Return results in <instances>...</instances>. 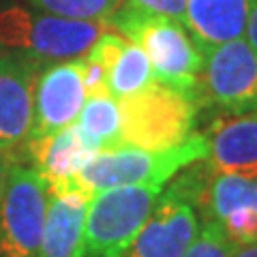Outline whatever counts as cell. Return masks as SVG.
Segmentation results:
<instances>
[{"instance_id":"9","label":"cell","mask_w":257,"mask_h":257,"mask_svg":"<svg viewBox=\"0 0 257 257\" xmlns=\"http://www.w3.org/2000/svg\"><path fill=\"white\" fill-rule=\"evenodd\" d=\"M86 103L79 58L52 62L39 71L32 94L30 138L50 135L73 124Z\"/></svg>"},{"instance_id":"4","label":"cell","mask_w":257,"mask_h":257,"mask_svg":"<svg viewBox=\"0 0 257 257\" xmlns=\"http://www.w3.org/2000/svg\"><path fill=\"white\" fill-rule=\"evenodd\" d=\"M208 155L204 133H193L189 140L167 150H144L135 146L103 148L86 161L73 184L79 191L94 195L99 191L128 187V184H165L184 167Z\"/></svg>"},{"instance_id":"16","label":"cell","mask_w":257,"mask_h":257,"mask_svg":"<svg viewBox=\"0 0 257 257\" xmlns=\"http://www.w3.org/2000/svg\"><path fill=\"white\" fill-rule=\"evenodd\" d=\"M82 140L92 152L120 146V103L111 94L88 96L75 120Z\"/></svg>"},{"instance_id":"24","label":"cell","mask_w":257,"mask_h":257,"mask_svg":"<svg viewBox=\"0 0 257 257\" xmlns=\"http://www.w3.org/2000/svg\"><path fill=\"white\" fill-rule=\"evenodd\" d=\"M15 163L11 157H7L5 152H0V195H3V189H5V180H7V174H9V167Z\"/></svg>"},{"instance_id":"6","label":"cell","mask_w":257,"mask_h":257,"mask_svg":"<svg viewBox=\"0 0 257 257\" xmlns=\"http://www.w3.org/2000/svg\"><path fill=\"white\" fill-rule=\"evenodd\" d=\"M165 184H128L94 193L84 214L77 257H114L146 223Z\"/></svg>"},{"instance_id":"5","label":"cell","mask_w":257,"mask_h":257,"mask_svg":"<svg viewBox=\"0 0 257 257\" xmlns=\"http://www.w3.org/2000/svg\"><path fill=\"white\" fill-rule=\"evenodd\" d=\"M118 103L120 146L144 150H167L189 140L202 109L197 96L159 82Z\"/></svg>"},{"instance_id":"19","label":"cell","mask_w":257,"mask_h":257,"mask_svg":"<svg viewBox=\"0 0 257 257\" xmlns=\"http://www.w3.org/2000/svg\"><path fill=\"white\" fill-rule=\"evenodd\" d=\"M234 248L236 244L225 236L219 223L204 219L199 225L197 238L193 240V244L187 248V253L182 257H229Z\"/></svg>"},{"instance_id":"13","label":"cell","mask_w":257,"mask_h":257,"mask_svg":"<svg viewBox=\"0 0 257 257\" xmlns=\"http://www.w3.org/2000/svg\"><path fill=\"white\" fill-rule=\"evenodd\" d=\"M255 3L257 0H187L182 24L193 32L202 50L229 43L246 30Z\"/></svg>"},{"instance_id":"18","label":"cell","mask_w":257,"mask_h":257,"mask_svg":"<svg viewBox=\"0 0 257 257\" xmlns=\"http://www.w3.org/2000/svg\"><path fill=\"white\" fill-rule=\"evenodd\" d=\"M35 9L71 20H109L122 0H28Z\"/></svg>"},{"instance_id":"21","label":"cell","mask_w":257,"mask_h":257,"mask_svg":"<svg viewBox=\"0 0 257 257\" xmlns=\"http://www.w3.org/2000/svg\"><path fill=\"white\" fill-rule=\"evenodd\" d=\"M128 5L178 22H184V9H187V0H128Z\"/></svg>"},{"instance_id":"22","label":"cell","mask_w":257,"mask_h":257,"mask_svg":"<svg viewBox=\"0 0 257 257\" xmlns=\"http://www.w3.org/2000/svg\"><path fill=\"white\" fill-rule=\"evenodd\" d=\"M246 41L248 45L253 47V50L257 52V3L253 5L251 9V15H248V24H246Z\"/></svg>"},{"instance_id":"17","label":"cell","mask_w":257,"mask_h":257,"mask_svg":"<svg viewBox=\"0 0 257 257\" xmlns=\"http://www.w3.org/2000/svg\"><path fill=\"white\" fill-rule=\"evenodd\" d=\"M152 84H157V75L148 56L144 54L140 45L126 41L122 52L118 54L116 62L109 69V77H107L109 94L120 101L146 90Z\"/></svg>"},{"instance_id":"8","label":"cell","mask_w":257,"mask_h":257,"mask_svg":"<svg viewBox=\"0 0 257 257\" xmlns=\"http://www.w3.org/2000/svg\"><path fill=\"white\" fill-rule=\"evenodd\" d=\"M204 64L197 82L202 107L210 105L223 114L257 111V52L248 41L236 39L202 50Z\"/></svg>"},{"instance_id":"2","label":"cell","mask_w":257,"mask_h":257,"mask_svg":"<svg viewBox=\"0 0 257 257\" xmlns=\"http://www.w3.org/2000/svg\"><path fill=\"white\" fill-rule=\"evenodd\" d=\"M208 178L210 170L204 159L191 163L180 176L176 174V180L159 195L146 223L114 257H182L202 225L197 206Z\"/></svg>"},{"instance_id":"20","label":"cell","mask_w":257,"mask_h":257,"mask_svg":"<svg viewBox=\"0 0 257 257\" xmlns=\"http://www.w3.org/2000/svg\"><path fill=\"white\" fill-rule=\"evenodd\" d=\"M216 223L234 244L257 242V210H234Z\"/></svg>"},{"instance_id":"1","label":"cell","mask_w":257,"mask_h":257,"mask_svg":"<svg viewBox=\"0 0 257 257\" xmlns=\"http://www.w3.org/2000/svg\"><path fill=\"white\" fill-rule=\"evenodd\" d=\"M107 22L114 32L142 47L159 84L197 96L204 54L182 22L135 9L131 5L120 7Z\"/></svg>"},{"instance_id":"11","label":"cell","mask_w":257,"mask_h":257,"mask_svg":"<svg viewBox=\"0 0 257 257\" xmlns=\"http://www.w3.org/2000/svg\"><path fill=\"white\" fill-rule=\"evenodd\" d=\"M206 167L212 174H229L257 180V111L221 116L208 126Z\"/></svg>"},{"instance_id":"10","label":"cell","mask_w":257,"mask_h":257,"mask_svg":"<svg viewBox=\"0 0 257 257\" xmlns=\"http://www.w3.org/2000/svg\"><path fill=\"white\" fill-rule=\"evenodd\" d=\"M37 75L39 64L28 58H0V152L13 161V152L24 150L32 133V94Z\"/></svg>"},{"instance_id":"12","label":"cell","mask_w":257,"mask_h":257,"mask_svg":"<svg viewBox=\"0 0 257 257\" xmlns=\"http://www.w3.org/2000/svg\"><path fill=\"white\" fill-rule=\"evenodd\" d=\"M94 152L82 140L75 122L50 135L30 138L24 146V157L30 167L47 182L50 191L69 189L77 172Z\"/></svg>"},{"instance_id":"3","label":"cell","mask_w":257,"mask_h":257,"mask_svg":"<svg viewBox=\"0 0 257 257\" xmlns=\"http://www.w3.org/2000/svg\"><path fill=\"white\" fill-rule=\"evenodd\" d=\"M111 30L107 20H71L20 5L0 9V45L39 67L82 58Z\"/></svg>"},{"instance_id":"15","label":"cell","mask_w":257,"mask_h":257,"mask_svg":"<svg viewBox=\"0 0 257 257\" xmlns=\"http://www.w3.org/2000/svg\"><path fill=\"white\" fill-rule=\"evenodd\" d=\"M234 210H257V180L229 174H212L197 206L199 219L221 221Z\"/></svg>"},{"instance_id":"7","label":"cell","mask_w":257,"mask_h":257,"mask_svg":"<svg viewBox=\"0 0 257 257\" xmlns=\"http://www.w3.org/2000/svg\"><path fill=\"white\" fill-rule=\"evenodd\" d=\"M50 187L30 165L13 163L0 195V257H41Z\"/></svg>"},{"instance_id":"23","label":"cell","mask_w":257,"mask_h":257,"mask_svg":"<svg viewBox=\"0 0 257 257\" xmlns=\"http://www.w3.org/2000/svg\"><path fill=\"white\" fill-rule=\"evenodd\" d=\"M229 257H257V242L248 244H236V248L231 251Z\"/></svg>"},{"instance_id":"14","label":"cell","mask_w":257,"mask_h":257,"mask_svg":"<svg viewBox=\"0 0 257 257\" xmlns=\"http://www.w3.org/2000/svg\"><path fill=\"white\" fill-rule=\"evenodd\" d=\"M90 195L75 187L50 191L41 257H77Z\"/></svg>"}]
</instances>
